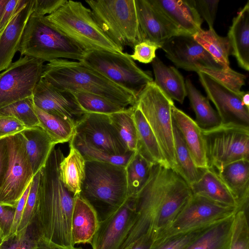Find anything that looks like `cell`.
<instances>
[{"label": "cell", "mask_w": 249, "mask_h": 249, "mask_svg": "<svg viewBox=\"0 0 249 249\" xmlns=\"http://www.w3.org/2000/svg\"><path fill=\"white\" fill-rule=\"evenodd\" d=\"M155 239L151 236H145L128 246L125 249H150Z\"/></svg>", "instance_id": "9f6ffc18"}, {"label": "cell", "mask_w": 249, "mask_h": 249, "mask_svg": "<svg viewBox=\"0 0 249 249\" xmlns=\"http://www.w3.org/2000/svg\"><path fill=\"white\" fill-rule=\"evenodd\" d=\"M41 127L55 144L70 142L75 133V126L57 115L49 114L35 106Z\"/></svg>", "instance_id": "e575fe53"}, {"label": "cell", "mask_w": 249, "mask_h": 249, "mask_svg": "<svg viewBox=\"0 0 249 249\" xmlns=\"http://www.w3.org/2000/svg\"><path fill=\"white\" fill-rule=\"evenodd\" d=\"M219 1V0H193L195 8L202 19L207 22L209 29L213 28Z\"/></svg>", "instance_id": "7dc6e473"}, {"label": "cell", "mask_w": 249, "mask_h": 249, "mask_svg": "<svg viewBox=\"0 0 249 249\" xmlns=\"http://www.w3.org/2000/svg\"><path fill=\"white\" fill-rule=\"evenodd\" d=\"M24 55L50 62L57 59L82 61L88 51L51 24L45 16L31 14L19 51Z\"/></svg>", "instance_id": "5b68a950"}, {"label": "cell", "mask_w": 249, "mask_h": 249, "mask_svg": "<svg viewBox=\"0 0 249 249\" xmlns=\"http://www.w3.org/2000/svg\"><path fill=\"white\" fill-rule=\"evenodd\" d=\"M20 133L35 175L45 166L56 144L40 126L26 128Z\"/></svg>", "instance_id": "484cf974"}, {"label": "cell", "mask_w": 249, "mask_h": 249, "mask_svg": "<svg viewBox=\"0 0 249 249\" xmlns=\"http://www.w3.org/2000/svg\"><path fill=\"white\" fill-rule=\"evenodd\" d=\"M135 106L108 115L121 140L129 152L136 151L137 131L133 118Z\"/></svg>", "instance_id": "8d00e7d4"}, {"label": "cell", "mask_w": 249, "mask_h": 249, "mask_svg": "<svg viewBox=\"0 0 249 249\" xmlns=\"http://www.w3.org/2000/svg\"><path fill=\"white\" fill-rule=\"evenodd\" d=\"M169 20L185 34L194 35L201 28L203 20L193 0H149Z\"/></svg>", "instance_id": "ffe728a7"}, {"label": "cell", "mask_w": 249, "mask_h": 249, "mask_svg": "<svg viewBox=\"0 0 249 249\" xmlns=\"http://www.w3.org/2000/svg\"><path fill=\"white\" fill-rule=\"evenodd\" d=\"M173 130L176 163L174 170L190 186L199 179L204 169L198 168L196 165L181 133L173 120Z\"/></svg>", "instance_id": "d6a6232c"}, {"label": "cell", "mask_w": 249, "mask_h": 249, "mask_svg": "<svg viewBox=\"0 0 249 249\" xmlns=\"http://www.w3.org/2000/svg\"><path fill=\"white\" fill-rule=\"evenodd\" d=\"M152 164L135 152L125 167L127 196H136L147 181Z\"/></svg>", "instance_id": "d590c367"}, {"label": "cell", "mask_w": 249, "mask_h": 249, "mask_svg": "<svg viewBox=\"0 0 249 249\" xmlns=\"http://www.w3.org/2000/svg\"><path fill=\"white\" fill-rule=\"evenodd\" d=\"M193 194L203 196L216 202L235 207L237 203L233 196L212 168L204 169L200 178L190 185Z\"/></svg>", "instance_id": "83f0119b"}, {"label": "cell", "mask_w": 249, "mask_h": 249, "mask_svg": "<svg viewBox=\"0 0 249 249\" xmlns=\"http://www.w3.org/2000/svg\"><path fill=\"white\" fill-rule=\"evenodd\" d=\"M40 173V170L34 176L31 181L30 191L17 231L28 229L35 219Z\"/></svg>", "instance_id": "7bdbcfd3"}, {"label": "cell", "mask_w": 249, "mask_h": 249, "mask_svg": "<svg viewBox=\"0 0 249 249\" xmlns=\"http://www.w3.org/2000/svg\"><path fill=\"white\" fill-rule=\"evenodd\" d=\"M160 48V45L154 42L142 41L134 46L133 53L130 56L133 60L144 64L150 63L156 57V50Z\"/></svg>", "instance_id": "bcb514c9"}, {"label": "cell", "mask_w": 249, "mask_h": 249, "mask_svg": "<svg viewBox=\"0 0 249 249\" xmlns=\"http://www.w3.org/2000/svg\"><path fill=\"white\" fill-rule=\"evenodd\" d=\"M227 37L239 67L249 70V1L232 19Z\"/></svg>", "instance_id": "d4e9b609"}, {"label": "cell", "mask_w": 249, "mask_h": 249, "mask_svg": "<svg viewBox=\"0 0 249 249\" xmlns=\"http://www.w3.org/2000/svg\"><path fill=\"white\" fill-rule=\"evenodd\" d=\"M218 81L231 90L241 93V89L245 84L246 76L231 69L228 71L205 69L201 71Z\"/></svg>", "instance_id": "ee69618b"}, {"label": "cell", "mask_w": 249, "mask_h": 249, "mask_svg": "<svg viewBox=\"0 0 249 249\" xmlns=\"http://www.w3.org/2000/svg\"><path fill=\"white\" fill-rule=\"evenodd\" d=\"M0 116L12 117L20 121L26 128L40 126L35 110L33 96L0 108Z\"/></svg>", "instance_id": "ab89813d"}, {"label": "cell", "mask_w": 249, "mask_h": 249, "mask_svg": "<svg viewBox=\"0 0 249 249\" xmlns=\"http://www.w3.org/2000/svg\"><path fill=\"white\" fill-rule=\"evenodd\" d=\"M151 63L154 83L172 100L183 104L187 92L185 82L180 72L176 68L164 64L157 56Z\"/></svg>", "instance_id": "f1b7e54d"}, {"label": "cell", "mask_w": 249, "mask_h": 249, "mask_svg": "<svg viewBox=\"0 0 249 249\" xmlns=\"http://www.w3.org/2000/svg\"><path fill=\"white\" fill-rule=\"evenodd\" d=\"M216 172L235 199L237 211L248 205L249 160L231 162L221 167Z\"/></svg>", "instance_id": "cb8c5ba5"}, {"label": "cell", "mask_w": 249, "mask_h": 249, "mask_svg": "<svg viewBox=\"0 0 249 249\" xmlns=\"http://www.w3.org/2000/svg\"><path fill=\"white\" fill-rule=\"evenodd\" d=\"M44 62L24 56L0 73V108L33 96L41 78Z\"/></svg>", "instance_id": "8fae6325"}, {"label": "cell", "mask_w": 249, "mask_h": 249, "mask_svg": "<svg viewBox=\"0 0 249 249\" xmlns=\"http://www.w3.org/2000/svg\"><path fill=\"white\" fill-rule=\"evenodd\" d=\"M242 101L243 105L249 108V91L245 92L242 97Z\"/></svg>", "instance_id": "6f0895ef"}, {"label": "cell", "mask_w": 249, "mask_h": 249, "mask_svg": "<svg viewBox=\"0 0 249 249\" xmlns=\"http://www.w3.org/2000/svg\"><path fill=\"white\" fill-rule=\"evenodd\" d=\"M41 78L59 90L96 94L124 108L136 103L137 98L131 92L81 61L52 60L44 65Z\"/></svg>", "instance_id": "3957f363"}, {"label": "cell", "mask_w": 249, "mask_h": 249, "mask_svg": "<svg viewBox=\"0 0 249 249\" xmlns=\"http://www.w3.org/2000/svg\"><path fill=\"white\" fill-rule=\"evenodd\" d=\"M249 208L234 214L229 249H249Z\"/></svg>", "instance_id": "b9f144b4"}, {"label": "cell", "mask_w": 249, "mask_h": 249, "mask_svg": "<svg viewBox=\"0 0 249 249\" xmlns=\"http://www.w3.org/2000/svg\"><path fill=\"white\" fill-rule=\"evenodd\" d=\"M9 165L8 137L0 138V188L4 181Z\"/></svg>", "instance_id": "f5cc1de1"}, {"label": "cell", "mask_w": 249, "mask_h": 249, "mask_svg": "<svg viewBox=\"0 0 249 249\" xmlns=\"http://www.w3.org/2000/svg\"><path fill=\"white\" fill-rule=\"evenodd\" d=\"M64 157L60 148L54 147L40 170L35 219L38 235L59 245L74 246L71 233L74 196L60 176L59 165Z\"/></svg>", "instance_id": "7a4b0ae2"}, {"label": "cell", "mask_w": 249, "mask_h": 249, "mask_svg": "<svg viewBox=\"0 0 249 249\" xmlns=\"http://www.w3.org/2000/svg\"><path fill=\"white\" fill-rule=\"evenodd\" d=\"M80 195L96 211L100 221L118 209L127 197L125 167L86 161Z\"/></svg>", "instance_id": "277c9868"}, {"label": "cell", "mask_w": 249, "mask_h": 249, "mask_svg": "<svg viewBox=\"0 0 249 249\" xmlns=\"http://www.w3.org/2000/svg\"><path fill=\"white\" fill-rule=\"evenodd\" d=\"M36 249H83L81 247L68 246L55 243L43 236L38 235L36 239Z\"/></svg>", "instance_id": "11a10c76"}, {"label": "cell", "mask_w": 249, "mask_h": 249, "mask_svg": "<svg viewBox=\"0 0 249 249\" xmlns=\"http://www.w3.org/2000/svg\"><path fill=\"white\" fill-rule=\"evenodd\" d=\"M69 142L79 151L86 161L107 162L125 167L134 153L129 152L121 156L110 155L92 147L75 133Z\"/></svg>", "instance_id": "74e56055"}, {"label": "cell", "mask_w": 249, "mask_h": 249, "mask_svg": "<svg viewBox=\"0 0 249 249\" xmlns=\"http://www.w3.org/2000/svg\"><path fill=\"white\" fill-rule=\"evenodd\" d=\"M172 116L196 165L201 169L208 168L202 129L195 120L174 105L172 107Z\"/></svg>", "instance_id": "603a6c76"}, {"label": "cell", "mask_w": 249, "mask_h": 249, "mask_svg": "<svg viewBox=\"0 0 249 249\" xmlns=\"http://www.w3.org/2000/svg\"><path fill=\"white\" fill-rule=\"evenodd\" d=\"M16 207L0 204V228L4 239L9 234L14 219Z\"/></svg>", "instance_id": "816d5d0a"}, {"label": "cell", "mask_w": 249, "mask_h": 249, "mask_svg": "<svg viewBox=\"0 0 249 249\" xmlns=\"http://www.w3.org/2000/svg\"><path fill=\"white\" fill-rule=\"evenodd\" d=\"M136 196H128L118 209L100 221L90 244L92 249H121L135 218Z\"/></svg>", "instance_id": "9a60e30c"}, {"label": "cell", "mask_w": 249, "mask_h": 249, "mask_svg": "<svg viewBox=\"0 0 249 249\" xmlns=\"http://www.w3.org/2000/svg\"><path fill=\"white\" fill-rule=\"evenodd\" d=\"M160 48L178 68L196 72L205 69H223L192 35L174 36L164 42Z\"/></svg>", "instance_id": "e0dca14e"}, {"label": "cell", "mask_w": 249, "mask_h": 249, "mask_svg": "<svg viewBox=\"0 0 249 249\" xmlns=\"http://www.w3.org/2000/svg\"><path fill=\"white\" fill-rule=\"evenodd\" d=\"M100 219L93 207L80 195L74 196L71 222L73 246L90 244L98 230Z\"/></svg>", "instance_id": "7402d4cb"}, {"label": "cell", "mask_w": 249, "mask_h": 249, "mask_svg": "<svg viewBox=\"0 0 249 249\" xmlns=\"http://www.w3.org/2000/svg\"><path fill=\"white\" fill-rule=\"evenodd\" d=\"M29 0H8L0 22V32L5 27L13 16L25 7Z\"/></svg>", "instance_id": "f907efd6"}, {"label": "cell", "mask_w": 249, "mask_h": 249, "mask_svg": "<svg viewBox=\"0 0 249 249\" xmlns=\"http://www.w3.org/2000/svg\"><path fill=\"white\" fill-rule=\"evenodd\" d=\"M67 0H34L32 14L40 17L50 15L56 11Z\"/></svg>", "instance_id": "681fc988"}, {"label": "cell", "mask_w": 249, "mask_h": 249, "mask_svg": "<svg viewBox=\"0 0 249 249\" xmlns=\"http://www.w3.org/2000/svg\"><path fill=\"white\" fill-rule=\"evenodd\" d=\"M194 39L200 44L220 65L223 70L231 69L229 60L231 54V47L227 36L218 35L213 28L204 30L201 29L193 35Z\"/></svg>", "instance_id": "836d02e7"}, {"label": "cell", "mask_w": 249, "mask_h": 249, "mask_svg": "<svg viewBox=\"0 0 249 249\" xmlns=\"http://www.w3.org/2000/svg\"><path fill=\"white\" fill-rule=\"evenodd\" d=\"M81 62L136 98L148 83L154 81L151 72L140 68L127 53L92 51Z\"/></svg>", "instance_id": "9c48e42d"}, {"label": "cell", "mask_w": 249, "mask_h": 249, "mask_svg": "<svg viewBox=\"0 0 249 249\" xmlns=\"http://www.w3.org/2000/svg\"><path fill=\"white\" fill-rule=\"evenodd\" d=\"M71 92L87 113L110 115L126 108L96 94L84 91Z\"/></svg>", "instance_id": "f35d334b"}, {"label": "cell", "mask_w": 249, "mask_h": 249, "mask_svg": "<svg viewBox=\"0 0 249 249\" xmlns=\"http://www.w3.org/2000/svg\"><path fill=\"white\" fill-rule=\"evenodd\" d=\"M142 40L161 45L171 37L181 34L176 26L169 20L149 0H135Z\"/></svg>", "instance_id": "d6986e66"}, {"label": "cell", "mask_w": 249, "mask_h": 249, "mask_svg": "<svg viewBox=\"0 0 249 249\" xmlns=\"http://www.w3.org/2000/svg\"><path fill=\"white\" fill-rule=\"evenodd\" d=\"M213 224L200 226L156 240L150 249H185Z\"/></svg>", "instance_id": "60d3db41"}, {"label": "cell", "mask_w": 249, "mask_h": 249, "mask_svg": "<svg viewBox=\"0 0 249 249\" xmlns=\"http://www.w3.org/2000/svg\"><path fill=\"white\" fill-rule=\"evenodd\" d=\"M8 141L9 165L0 188V204L16 207L34 175L21 133L8 136Z\"/></svg>", "instance_id": "7c38bea8"}, {"label": "cell", "mask_w": 249, "mask_h": 249, "mask_svg": "<svg viewBox=\"0 0 249 249\" xmlns=\"http://www.w3.org/2000/svg\"><path fill=\"white\" fill-rule=\"evenodd\" d=\"M26 128L24 124L16 118L0 116V138L20 133Z\"/></svg>", "instance_id": "c3c4849f"}, {"label": "cell", "mask_w": 249, "mask_h": 249, "mask_svg": "<svg viewBox=\"0 0 249 249\" xmlns=\"http://www.w3.org/2000/svg\"><path fill=\"white\" fill-rule=\"evenodd\" d=\"M8 0H0V22L6 5Z\"/></svg>", "instance_id": "680465c9"}, {"label": "cell", "mask_w": 249, "mask_h": 249, "mask_svg": "<svg viewBox=\"0 0 249 249\" xmlns=\"http://www.w3.org/2000/svg\"><path fill=\"white\" fill-rule=\"evenodd\" d=\"M36 239L33 238L28 228L5 238L0 245V249H36Z\"/></svg>", "instance_id": "f6af8a7d"}, {"label": "cell", "mask_w": 249, "mask_h": 249, "mask_svg": "<svg viewBox=\"0 0 249 249\" xmlns=\"http://www.w3.org/2000/svg\"><path fill=\"white\" fill-rule=\"evenodd\" d=\"M192 194L190 186L173 169L152 165L147 181L136 196L135 218L122 248L145 236L155 239V230H166Z\"/></svg>", "instance_id": "6da1fadb"}, {"label": "cell", "mask_w": 249, "mask_h": 249, "mask_svg": "<svg viewBox=\"0 0 249 249\" xmlns=\"http://www.w3.org/2000/svg\"><path fill=\"white\" fill-rule=\"evenodd\" d=\"M237 211L235 207L224 205L203 196L192 194L168 230L159 239L214 223L235 213Z\"/></svg>", "instance_id": "4fadbf2b"}, {"label": "cell", "mask_w": 249, "mask_h": 249, "mask_svg": "<svg viewBox=\"0 0 249 249\" xmlns=\"http://www.w3.org/2000/svg\"><path fill=\"white\" fill-rule=\"evenodd\" d=\"M133 118L137 131L136 152L152 165L160 164L169 166L151 128L136 106Z\"/></svg>", "instance_id": "4316f807"}, {"label": "cell", "mask_w": 249, "mask_h": 249, "mask_svg": "<svg viewBox=\"0 0 249 249\" xmlns=\"http://www.w3.org/2000/svg\"><path fill=\"white\" fill-rule=\"evenodd\" d=\"M75 133L92 147L112 155L129 152L108 115L87 113L75 126Z\"/></svg>", "instance_id": "2e32d148"}, {"label": "cell", "mask_w": 249, "mask_h": 249, "mask_svg": "<svg viewBox=\"0 0 249 249\" xmlns=\"http://www.w3.org/2000/svg\"><path fill=\"white\" fill-rule=\"evenodd\" d=\"M185 82L187 96L196 114L195 122L202 130L210 129L221 124L220 117L211 106L209 100L197 89L191 80Z\"/></svg>", "instance_id": "1f68e13d"}, {"label": "cell", "mask_w": 249, "mask_h": 249, "mask_svg": "<svg viewBox=\"0 0 249 249\" xmlns=\"http://www.w3.org/2000/svg\"><path fill=\"white\" fill-rule=\"evenodd\" d=\"M208 168L218 170L231 162L249 160V127L221 124L202 130Z\"/></svg>", "instance_id": "30bf717a"}, {"label": "cell", "mask_w": 249, "mask_h": 249, "mask_svg": "<svg viewBox=\"0 0 249 249\" xmlns=\"http://www.w3.org/2000/svg\"><path fill=\"white\" fill-rule=\"evenodd\" d=\"M4 239V235L1 230L0 228V245Z\"/></svg>", "instance_id": "91938a15"}, {"label": "cell", "mask_w": 249, "mask_h": 249, "mask_svg": "<svg viewBox=\"0 0 249 249\" xmlns=\"http://www.w3.org/2000/svg\"><path fill=\"white\" fill-rule=\"evenodd\" d=\"M207 98L215 106L221 124L249 127V108L242 101L245 92L236 93L208 74L197 72Z\"/></svg>", "instance_id": "5bb4252c"}, {"label": "cell", "mask_w": 249, "mask_h": 249, "mask_svg": "<svg viewBox=\"0 0 249 249\" xmlns=\"http://www.w3.org/2000/svg\"><path fill=\"white\" fill-rule=\"evenodd\" d=\"M234 214L213 224L185 249H229Z\"/></svg>", "instance_id": "4dcf8cb0"}, {"label": "cell", "mask_w": 249, "mask_h": 249, "mask_svg": "<svg viewBox=\"0 0 249 249\" xmlns=\"http://www.w3.org/2000/svg\"><path fill=\"white\" fill-rule=\"evenodd\" d=\"M33 10L34 0H29L0 32V71L10 65L15 53L19 51L24 30Z\"/></svg>", "instance_id": "44dd1931"}, {"label": "cell", "mask_w": 249, "mask_h": 249, "mask_svg": "<svg viewBox=\"0 0 249 249\" xmlns=\"http://www.w3.org/2000/svg\"><path fill=\"white\" fill-rule=\"evenodd\" d=\"M94 20L122 51L142 41L135 0H88Z\"/></svg>", "instance_id": "52a82bcc"}, {"label": "cell", "mask_w": 249, "mask_h": 249, "mask_svg": "<svg viewBox=\"0 0 249 249\" xmlns=\"http://www.w3.org/2000/svg\"><path fill=\"white\" fill-rule=\"evenodd\" d=\"M174 105L154 81L148 83L137 98L140 109L151 128L168 166L174 170L175 158L172 107Z\"/></svg>", "instance_id": "ba28073f"}, {"label": "cell", "mask_w": 249, "mask_h": 249, "mask_svg": "<svg viewBox=\"0 0 249 249\" xmlns=\"http://www.w3.org/2000/svg\"><path fill=\"white\" fill-rule=\"evenodd\" d=\"M45 17L56 28L88 52L123 53L99 27L90 9L81 2L67 0L56 11Z\"/></svg>", "instance_id": "8992f818"}, {"label": "cell", "mask_w": 249, "mask_h": 249, "mask_svg": "<svg viewBox=\"0 0 249 249\" xmlns=\"http://www.w3.org/2000/svg\"><path fill=\"white\" fill-rule=\"evenodd\" d=\"M33 99L34 105L38 108L61 117L75 126L87 113L71 92L59 90L42 78L35 87Z\"/></svg>", "instance_id": "ac0fdd59"}, {"label": "cell", "mask_w": 249, "mask_h": 249, "mask_svg": "<svg viewBox=\"0 0 249 249\" xmlns=\"http://www.w3.org/2000/svg\"><path fill=\"white\" fill-rule=\"evenodd\" d=\"M31 183L18 200L16 205L13 225L8 236L13 234L17 231L30 191Z\"/></svg>", "instance_id": "db71d44e"}, {"label": "cell", "mask_w": 249, "mask_h": 249, "mask_svg": "<svg viewBox=\"0 0 249 249\" xmlns=\"http://www.w3.org/2000/svg\"><path fill=\"white\" fill-rule=\"evenodd\" d=\"M69 154L64 157L59 165L61 179L65 187L74 196L79 195L85 175L86 160L71 142Z\"/></svg>", "instance_id": "f546056e"}]
</instances>
